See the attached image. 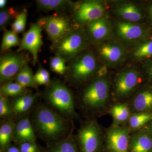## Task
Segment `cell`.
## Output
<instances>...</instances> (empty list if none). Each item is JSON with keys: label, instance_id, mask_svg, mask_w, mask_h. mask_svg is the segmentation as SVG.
Returning <instances> with one entry per match:
<instances>
[{"label": "cell", "instance_id": "35", "mask_svg": "<svg viewBox=\"0 0 152 152\" xmlns=\"http://www.w3.org/2000/svg\"><path fill=\"white\" fill-rule=\"evenodd\" d=\"M143 75L152 83V58L150 59L138 64Z\"/></svg>", "mask_w": 152, "mask_h": 152}, {"label": "cell", "instance_id": "19", "mask_svg": "<svg viewBox=\"0 0 152 152\" xmlns=\"http://www.w3.org/2000/svg\"><path fill=\"white\" fill-rule=\"evenodd\" d=\"M151 58H152V36L129 50L127 63L138 65Z\"/></svg>", "mask_w": 152, "mask_h": 152}, {"label": "cell", "instance_id": "38", "mask_svg": "<svg viewBox=\"0 0 152 152\" xmlns=\"http://www.w3.org/2000/svg\"><path fill=\"white\" fill-rule=\"evenodd\" d=\"M4 152H20L18 147L11 144L7 148Z\"/></svg>", "mask_w": 152, "mask_h": 152}, {"label": "cell", "instance_id": "27", "mask_svg": "<svg viewBox=\"0 0 152 152\" xmlns=\"http://www.w3.org/2000/svg\"><path fill=\"white\" fill-rule=\"evenodd\" d=\"M31 93L28 88L21 86L18 83L10 82L1 86L0 94L8 98L14 97L20 95Z\"/></svg>", "mask_w": 152, "mask_h": 152}, {"label": "cell", "instance_id": "28", "mask_svg": "<svg viewBox=\"0 0 152 152\" xmlns=\"http://www.w3.org/2000/svg\"><path fill=\"white\" fill-rule=\"evenodd\" d=\"M152 119V115L147 112L136 113L132 115L129 120L130 128L133 130L141 127Z\"/></svg>", "mask_w": 152, "mask_h": 152}, {"label": "cell", "instance_id": "13", "mask_svg": "<svg viewBox=\"0 0 152 152\" xmlns=\"http://www.w3.org/2000/svg\"><path fill=\"white\" fill-rule=\"evenodd\" d=\"M46 31L50 40L55 42L75 28L79 27L73 24L68 18L58 16H52L39 19L38 22Z\"/></svg>", "mask_w": 152, "mask_h": 152}, {"label": "cell", "instance_id": "16", "mask_svg": "<svg viewBox=\"0 0 152 152\" xmlns=\"http://www.w3.org/2000/svg\"><path fill=\"white\" fill-rule=\"evenodd\" d=\"M40 93L25 94L14 97L9 98L12 111V118L16 121L21 118L31 114L37 105Z\"/></svg>", "mask_w": 152, "mask_h": 152}, {"label": "cell", "instance_id": "33", "mask_svg": "<svg viewBox=\"0 0 152 152\" xmlns=\"http://www.w3.org/2000/svg\"><path fill=\"white\" fill-rule=\"evenodd\" d=\"M27 11L25 9L19 14L18 16L12 25V31L16 34L23 32L24 31L26 23Z\"/></svg>", "mask_w": 152, "mask_h": 152}, {"label": "cell", "instance_id": "41", "mask_svg": "<svg viewBox=\"0 0 152 152\" xmlns=\"http://www.w3.org/2000/svg\"><path fill=\"white\" fill-rule=\"evenodd\" d=\"M0 152H4V151H1V150H0Z\"/></svg>", "mask_w": 152, "mask_h": 152}, {"label": "cell", "instance_id": "14", "mask_svg": "<svg viewBox=\"0 0 152 152\" xmlns=\"http://www.w3.org/2000/svg\"><path fill=\"white\" fill-rule=\"evenodd\" d=\"M84 27L92 46L114 38L113 20L109 15Z\"/></svg>", "mask_w": 152, "mask_h": 152}, {"label": "cell", "instance_id": "7", "mask_svg": "<svg viewBox=\"0 0 152 152\" xmlns=\"http://www.w3.org/2000/svg\"><path fill=\"white\" fill-rule=\"evenodd\" d=\"M93 47L101 64L110 70H116L127 63L129 49L115 38Z\"/></svg>", "mask_w": 152, "mask_h": 152}, {"label": "cell", "instance_id": "36", "mask_svg": "<svg viewBox=\"0 0 152 152\" xmlns=\"http://www.w3.org/2000/svg\"><path fill=\"white\" fill-rule=\"evenodd\" d=\"M20 152H41L36 142H25L18 145Z\"/></svg>", "mask_w": 152, "mask_h": 152}, {"label": "cell", "instance_id": "30", "mask_svg": "<svg viewBox=\"0 0 152 152\" xmlns=\"http://www.w3.org/2000/svg\"><path fill=\"white\" fill-rule=\"evenodd\" d=\"M66 61L62 58L55 55L50 61V68L51 70L61 75H65L68 71V67L66 65Z\"/></svg>", "mask_w": 152, "mask_h": 152}, {"label": "cell", "instance_id": "23", "mask_svg": "<svg viewBox=\"0 0 152 152\" xmlns=\"http://www.w3.org/2000/svg\"><path fill=\"white\" fill-rule=\"evenodd\" d=\"M73 131L66 138L47 146V148L44 152H79L75 136L73 134Z\"/></svg>", "mask_w": 152, "mask_h": 152}, {"label": "cell", "instance_id": "22", "mask_svg": "<svg viewBox=\"0 0 152 152\" xmlns=\"http://www.w3.org/2000/svg\"><path fill=\"white\" fill-rule=\"evenodd\" d=\"M16 121L12 118L2 119L0 123V148L4 152L13 142Z\"/></svg>", "mask_w": 152, "mask_h": 152}, {"label": "cell", "instance_id": "39", "mask_svg": "<svg viewBox=\"0 0 152 152\" xmlns=\"http://www.w3.org/2000/svg\"><path fill=\"white\" fill-rule=\"evenodd\" d=\"M7 3V1L6 0H1L0 1V8L1 9H4L5 6Z\"/></svg>", "mask_w": 152, "mask_h": 152}, {"label": "cell", "instance_id": "4", "mask_svg": "<svg viewBox=\"0 0 152 152\" xmlns=\"http://www.w3.org/2000/svg\"><path fill=\"white\" fill-rule=\"evenodd\" d=\"M69 62L66 80L73 87L83 86L97 76L103 67L91 47Z\"/></svg>", "mask_w": 152, "mask_h": 152}, {"label": "cell", "instance_id": "11", "mask_svg": "<svg viewBox=\"0 0 152 152\" xmlns=\"http://www.w3.org/2000/svg\"><path fill=\"white\" fill-rule=\"evenodd\" d=\"M102 132L96 120L88 118L81 125L75 136L80 152H101Z\"/></svg>", "mask_w": 152, "mask_h": 152}, {"label": "cell", "instance_id": "32", "mask_svg": "<svg viewBox=\"0 0 152 152\" xmlns=\"http://www.w3.org/2000/svg\"><path fill=\"white\" fill-rule=\"evenodd\" d=\"M0 118L2 119L12 118V109L9 98L1 94H0Z\"/></svg>", "mask_w": 152, "mask_h": 152}, {"label": "cell", "instance_id": "20", "mask_svg": "<svg viewBox=\"0 0 152 152\" xmlns=\"http://www.w3.org/2000/svg\"><path fill=\"white\" fill-rule=\"evenodd\" d=\"M131 107L136 113L152 109V88L142 85L132 96Z\"/></svg>", "mask_w": 152, "mask_h": 152}, {"label": "cell", "instance_id": "24", "mask_svg": "<svg viewBox=\"0 0 152 152\" xmlns=\"http://www.w3.org/2000/svg\"><path fill=\"white\" fill-rule=\"evenodd\" d=\"M14 81L26 88H31L36 90L38 89V86L35 82L34 75L28 64H26L17 74Z\"/></svg>", "mask_w": 152, "mask_h": 152}, {"label": "cell", "instance_id": "34", "mask_svg": "<svg viewBox=\"0 0 152 152\" xmlns=\"http://www.w3.org/2000/svg\"><path fill=\"white\" fill-rule=\"evenodd\" d=\"M34 80L37 86H47L50 83V74L43 67L39 68L34 75Z\"/></svg>", "mask_w": 152, "mask_h": 152}, {"label": "cell", "instance_id": "25", "mask_svg": "<svg viewBox=\"0 0 152 152\" xmlns=\"http://www.w3.org/2000/svg\"><path fill=\"white\" fill-rule=\"evenodd\" d=\"M110 114L113 117L114 126H118L129 121L130 117V110L126 104H117L110 109Z\"/></svg>", "mask_w": 152, "mask_h": 152}, {"label": "cell", "instance_id": "21", "mask_svg": "<svg viewBox=\"0 0 152 152\" xmlns=\"http://www.w3.org/2000/svg\"><path fill=\"white\" fill-rule=\"evenodd\" d=\"M129 152H152V137L147 133H137L130 138Z\"/></svg>", "mask_w": 152, "mask_h": 152}, {"label": "cell", "instance_id": "6", "mask_svg": "<svg viewBox=\"0 0 152 152\" xmlns=\"http://www.w3.org/2000/svg\"><path fill=\"white\" fill-rule=\"evenodd\" d=\"M92 46L84 27H77L50 47L55 55L70 61L82 52Z\"/></svg>", "mask_w": 152, "mask_h": 152}, {"label": "cell", "instance_id": "40", "mask_svg": "<svg viewBox=\"0 0 152 152\" xmlns=\"http://www.w3.org/2000/svg\"><path fill=\"white\" fill-rule=\"evenodd\" d=\"M150 130H151V132H152V124L151 126V127H150Z\"/></svg>", "mask_w": 152, "mask_h": 152}, {"label": "cell", "instance_id": "18", "mask_svg": "<svg viewBox=\"0 0 152 152\" xmlns=\"http://www.w3.org/2000/svg\"><path fill=\"white\" fill-rule=\"evenodd\" d=\"M30 114L16 121L13 142L16 145L25 142H36L37 137L30 118Z\"/></svg>", "mask_w": 152, "mask_h": 152}, {"label": "cell", "instance_id": "8", "mask_svg": "<svg viewBox=\"0 0 152 152\" xmlns=\"http://www.w3.org/2000/svg\"><path fill=\"white\" fill-rule=\"evenodd\" d=\"M112 20L114 38L129 50L152 36V30L146 23H132L113 18Z\"/></svg>", "mask_w": 152, "mask_h": 152}, {"label": "cell", "instance_id": "3", "mask_svg": "<svg viewBox=\"0 0 152 152\" xmlns=\"http://www.w3.org/2000/svg\"><path fill=\"white\" fill-rule=\"evenodd\" d=\"M41 97L46 105L62 116L72 121L79 119V115L75 111V97L69 89L59 80H51Z\"/></svg>", "mask_w": 152, "mask_h": 152}, {"label": "cell", "instance_id": "17", "mask_svg": "<svg viewBox=\"0 0 152 152\" xmlns=\"http://www.w3.org/2000/svg\"><path fill=\"white\" fill-rule=\"evenodd\" d=\"M42 27L39 23L33 24L30 29L25 33L20 45L18 52L27 50L32 56L33 61H38V53L43 44L41 37Z\"/></svg>", "mask_w": 152, "mask_h": 152}, {"label": "cell", "instance_id": "5", "mask_svg": "<svg viewBox=\"0 0 152 152\" xmlns=\"http://www.w3.org/2000/svg\"><path fill=\"white\" fill-rule=\"evenodd\" d=\"M144 78L139 65L126 63L112 74L111 96L119 101L130 98L142 85Z\"/></svg>", "mask_w": 152, "mask_h": 152}, {"label": "cell", "instance_id": "2", "mask_svg": "<svg viewBox=\"0 0 152 152\" xmlns=\"http://www.w3.org/2000/svg\"><path fill=\"white\" fill-rule=\"evenodd\" d=\"M111 71L103 67L97 76L82 86L77 103L86 115H93L108 102L111 96Z\"/></svg>", "mask_w": 152, "mask_h": 152}, {"label": "cell", "instance_id": "29", "mask_svg": "<svg viewBox=\"0 0 152 152\" xmlns=\"http://www.w3.org/2000/svg\"><path fill=\"white\" fill-rule=\"evenodd\" d=\"M20 44V39L16 33L13 31H7L3 37L1 50H7L12 47L18 45Z\"/></svg>", "mask_w": 152, "mask_h": 152}, {"label": "cell", "instance_id": "31", "mask_svg": "<svg viewBox=\"0 0 152 152\" xmlns=\"http://www.w3.org/2000/svg\"><path fill=\"white\" fill-rule=\"evenodd\" d=\"M19 14L17 13L14 9H1L0 12V27L1 29H4L8 24L12 18L18 16Z\"/></svg>", "mask_w": 152, "mask_h": 152}, {"label": "cell", "instance_id": "15", "mask_svg": "<svg viewBox=\"0 0 152 152\" xmlns=\"http://www.w3.org/2000/svg\"><path fill=\"white\" fill-rule=\"evenodd\" d=\"M129 128L113 126L106 134V149L108 152H129Z\"/></svg>", "mask_w": 152, "mask_h": 152}, {"label": "cell", "instance_id": "1", "mask_svg": "<svg viewBox=\"0 0 152 152\" xmlns=\"http://www.w3.org/2000/svg\"><path fill=\"white\" fill-rule=\"evenodd\" d=\"M30 118L37 138L47 146L66 138L74 131L73 121L62 116L45 104H37Z\"/></svg>", "mask_w": 152, "mask_h": 152}, {"label": "cell", "instance_id": "12", "mask_svg": "<svg viewBox=\"0 0 152 152\" xmlns=\"http://www.w3.org/2000/svg\"><path fill=\"white\" fill-rule=\"evenodd\" d=\"M26 56L18 53H9L0 58V83L1 86L14 80L15 77L27 64Z\"/></svg>", "mask_w": 152, "mask_h": 152}, {"label": "cell", "instance_id": "10", "mask_svg": "<svg viewBox=\"0 0 152 152\" xmlns=\"http://www.w3.org/2000/svg\"><path fill=\"white\" fill-rule=\"evenodd\" d=\"M73 9L74 23L82 27L109 15L107 1L87 0L76 2Z\"/></svg>", "mask_w": 152, "mask_h": 152}, {"label": "cell", "instance_id": "26", "mask_svg": "<svg viewBox=\"0 0 152 152\" xmlns=\"http://www.w3.org/2000/svg\"><path fill=\"white\" fill-rule=\"evenodd\" d=\"M39 9L43 10H60L70 7L73 9L75 3L67 0H37L36 1Z\"/></svg>", "mask_w": 152, "mask_h": 152}, {"label": "cell", "instance_id": "9", "mask_svg": "<svg viewBox=\"0 0 152 152\" xmlns=\"http://www.w3.org/2000/svg\"><path fill=\"white\" fill-rule=\"evenodd\" d=\"M109 15L126 21L147 23L145 4L138 1H107Z\"/></svg>", "mask_w": 152, "mask_h": 152}, {"label": "cell", "instance_id": "37", "mask_svg": "<svg viewBox=\"0 0 152 152\" xmlns=\"http://www.w3.org/2000/svg\"><path fill=\"white\" fill-rule=\"evenodd\" d=\"M147 23L152 31V2L145 4Z\"/></svg>", "mask_w": 152, "mask_h": 152}]
</instances>
